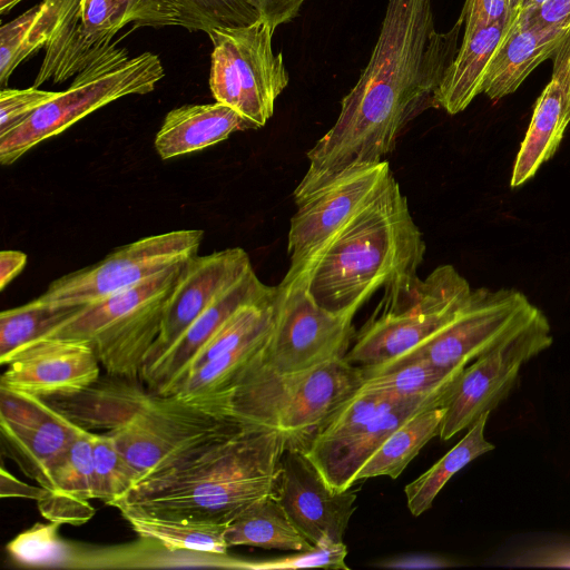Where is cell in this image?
Segmentation results:
<instances>
[{"mask_svg": "<svg viewBox=\"0 0 570 570\" xmlns=\"http://www.w3.org/2000/svg\"><path fill=\"white\" fill-rule=\"evenodd\" d=\"M204 230L178 229L117 247L98 263L50 283L32 302L48 306H83L127 289L198 254Z\"/></svg>", "mask_w": 570, "mask_h": 570, "instance_id": "11", "label": "cell"}, {"mask_svg": "<svg viewBox=\"0 0 570 570\" xmlns=\"http://www.w3.org/2000/svg\"><path fill=\"white\" fill-rule=\"evenodd\" d=\"M287 448L281 430L239 422L149 472L111 507L227 525L274 494Z\"/></svg>", "mask_w": 570, "mask_h": 570, "instance_id": "2", "label": "cell"}, {"mask_svg": "<svg viewBox=\"0 0 570 570\" xmlns=\"http://www.w3.org/2000/svg\"><path fill=\"white\" fill-rule=\"evenodd\" d=\"M43 489L86 500L95 499L90 431L81 428L51 465Z\"/></svg>", "mask_w": 570, "mask_h": 570, "instance_id": "36", "label": "cell"}, {"mask_svg": "<svg viewBox=\"0 0 570 570\" xmlns=\"http://www.w3.org/2000/svg\"><path fill=\"white\" fill-rule=\"evenodd\" d=\"M60 524L36 522L7 544V552L17 563L41 568H82L87 551L59 534Z\"/></svg>", "mask_w": 570, "mask_h": 570, "instance_id": "33", "label": "cell"}, {"mask_svg": "<svg viewBox=\"0 0 570 570\" xmlns=\"http://www.w3.org/2000/svg\"><path fill=\"white\" fill-rule=\"evenodd\" d=\"M490 412L482 414L468 433L429 470L405 485L404 493L410 512L419 517L433 503L446 482L465 465L494 449L485 440L484 430Z\"/></svg>", "mask_w": 570, "mask_h": 570, "instance_id": "30", "label": "cell"}, {"mask_svg": "<svg viewBox=\"0 0 570 570\" xmlns=\"http://www.w3.org/2000/svg\"><path fill=\"white\" fill-rule=\"evenodd\" d=\"M259 354L207 412L278 429L288 448L304 450L365 379L363 368L344 357L302 372L278 373L264 365Z\"/></svg>", "mask_w": 570, "mask_h": 570, "instance_id": "5", "label": "cell"}, {"mask_svg": "<svg viewBox=\"0 0 570 570\" xmlns=\"http://www.w3.org/2000/svg\"><path fill=\"white\" fill-rule=\"evenodd\" d=\"M65 0H42L0 28V83L14 69L45 47Z\"/></svg>", "mask_w": 570, "mask_h": 570, "instance_id": "31", "label": "cell"}, {"mask_svg": "<svg viewBox=\"0 0 570 570\" xmlns=\"http://www.w3.org/2000/svg\"><path fill=\"white\" fill-rule=\"evenodd\" d=\"M46 401L88 431L106 430L141 478L240 422L109 375L78 395Z\"/></svg>", "mask_w": 570, "mask_h": 570, "instance_id": "4", "label": "cell"}, {"mask_svg": "<svg viewBox=\"0 0 570 570\" xmlns=\"http://www.w3.org/2000/svg\"><path fill=\"white\" fill-rule=\"evenodd\" d=\"M81 0H65L45 45V57L33 87L65 82L107 51L115 41L94 37L86 28Z\"/></svg>", "mask_w": 570, "mask_h": 570, "instance_id": "25", "label": "cell"}, {"mask_svg": "<svg viewBox=\"0 0 570 570\" xmlns=\"http://www.w3.org/2000/svg\"><path fill=\"white\" fill-rule=\"evenodd\" d=\"M253 268L240 247L195 255L180 268L168 297L161 330L145 364L156 360L229 287Z\"/></svg>", "mask_w": 570, "mask_h": 570, "instance_id": "18", "label": "cell"}, {"mask_svg": "<svg viewBox=\"0 0 570 570\" xmlns=\"http://www.w3.org/2000/svg\"><path fill=\"white\" fill-rule=\"evenodd\" d=\"M546 1L547 0H522L514 19L535 10Z\"/></svg>", "mask_w": 570, "mask_h": 570, "instance_id": "48", "label": "cell"}, {"mask_svg": "<svg viewBox=\"0 0 570 570\" xmlns=\"http://www.w3.org/2000/svg\"><path fill=\"white\" fill-rule=\"evenodd\" d=\"M451 389L397 399L376 415L347 446L318 469L320 472L334 490L351 488L358 470L399 426L424 409L443 406Z\"/></svg>", "mask_w": 570, "mask_h": 570, "instance_id": "24", "label": "cell"}, {"mask_svg": "<svg viewBox=\"0 0 570 570\" xmlns=\"http://www.w3.org/2000/svg\"><path fill=\"white\" fill-rule=\"evenodd\" d=\"M184 8V28L205 31L215 28L242 27L259 20L245 0H179Z\"/></svg>", "mask_w": 570, "mask_h": 570, "instance_id": "37", "label": "cell"}, {"mask_svg": "<svg viewBox=\"0 0 570 570\" xmlns=\"http://www.w3.org/2000/svg\"><path fill=\"white\" fill-rule=\"evenodd\" d=\"M425 243L406 197L393 178L303 269L307 289L324 309L354 314L380 288L417 275Z\"/></svg>", "mask_w": 570, "mask_h": 570, "instance_id": "3", "label": "cell"}, {"mask_svg": "<svg viewBox=\"0 0 570 570\" xmlns=\"http://www.w3.org/2000/svg\"><path fill=\"white\" fill-rule=\"evenodd\" d=\"M22 0H0V13H8L14 6Z\"/></svg>", "mask_w": 570, "mask_h": 570, "instance_id": "49", "label": "cell"}, {"mask_svg": "<svg viewBox=\"0 0 570 570\" xmlns=\"http://www.w3.org/2000/svg\"><path fill=\"white\" fill-rule=\"evenodd\" d=\"M393 178L386 160L355 167L297 204L287 235V273H297L308 265Z\"/></svg>", "mask_w": 570, "mask_h": 570, "instance_id": "14", "label": "cell"}, {"mask_svg": "<svg viewBox=\"0 0 570 570\" xmlns=\"http://www.w3.org/2000/svg\"><path fill=\"white\" fill-rule=\"evenodd\" d=\"M229 548L238 546L298 552L313 548L296 529L278 500L265 497L232 520L225 528Z\"/></svg>", "mask_w": 570, "mask_h": 570, "instance_id": "26", "label": "cell"}, {"mask_svg": "<svg viewBox=\"0 0 570 570\" xmlns=\"http://www.w3.org/2000/svg\"><path fill=\"white\" fill-rule=\"evenodd\" d=\"M27 255L20 250H2L0 253V289L18 276L27 264Z\"/></svg>", "mask_w": 570, "mask_h": 570, "instance_id": "47", "label": "cell"}, {"mask_svg": "<svg viewBox=\"0 0 570 570\" xmlns=\"http://www.w3.org/2000/svg\"><path fill=\"white\" fill-rule=\"evenodd\" d=\"M90 440L95 499L112 505L136 485L141 475L122 455L107 432L90 431Z\"/></svg>", "mask_w": 570, "mask_h": 570, "instance_id": "35", "label": "cell"}, {"mask_svg": "<svg viewBox=\"0 0 570 570\" xmlns=\"http://www.w3.org/2000/svg\"><path fill=\"white\" fill-rule=\"evenodd\" d=\"M471 292L469 282L449 264L438 266L424 279L415 275L384 288L344 358L364 373L389 364L453 321Z\"/></svg>", "mask_w": 570, "mask_h": 570, "instance_id": "6", "label": "cell"}, {"mask_svg": "<svg viewBox=\"0 0 570 570\" xmlns=\"http://www.w3.org/2000/svg\"><path fill=\"white\" fill-rule=\"evenodd\" d=\"M127 24L135 27H183L184 8L179 0H117Z\"/></svg>", "mask_w": 570, "mask_h": 570, "instance_id": "40", "label": "cell"}, {"mask_svg": "<svg viewBox=\"0 0 570 570\" xmlns=\"http://www.w3.org/2000/svg\"><path fill=\"white\" fill-rule=\"evenodd\" d=\"M569 33L570 27L511 26L490 62L483 92L493 100L514 92L541 62L554 57Z\"/></svg>", "mask_w": 570, "mask_h": 570, "instance_id": "22", "label": "cell"}, {"mask_svg": "<svg viewBox=\"0 0 570 570\" xmlns=\"http://www.w3.org/2000/svg\"><path fill=\"white\" fill-rule=\"evenodd\" d=\"M258 14L259 19L265 21L275 31L284 23L293 21L301 11L306 0H245Z\"/></svg>", "mask_w": 570, "mask_h": 570, "instance_id": "45", "label": "cell"}, {"mask_svg": "<svg viewBox=\"0 0 570 570\" xmlns=\"http://www.w3.org/2000/svg\"><path fill=\"white\" fill-rule=\"evenodd\" d=\"M82 19L96 38L109 39L127 26L125 12L117 0H81Z\"/></svg>", "mask_w": 570, "mask_h": 570, "instance_id": "42", "label": "cell"}, {"mask_svg": "<svg viewBox=\"0 0 570 570\" xmlns=\"http://www.w3.org/2000/svg\"><path fill=\"white\" fill-rule=\"evenodd\" d=\"M463 22L435 29L433 0H387L370 60L342 99L334 125L307 151L293 197L299 204L338 175L377 164L405 127L429 108L459 50Z\"/></svg>", "mask_w": 570, "mask_h": 570, "instance_id": "1", "label": "cell"}, {"mask_svg": "<svg viewBox=\"0 0 570 570\" xmlns=\"http://www.w3.org/2000/svg\"><path fill=\"white\" fill-rule=\"evenodd\" d=\"M570 122V33L553 57L552 76L534 105L514 161L511 187L529 180L550 159Z\"/></svg>", "mask_w": 570, "mask_h": 570, "instance_id": "20", "label": "cell"}, {"mask_svg": "<svg viewBox=\"0 0 570 570\" xmlns=\"http://www.w3.org/2000/svg\"><path fill=\"white\" fill-rule=\"evenodd\" d=\"M397 399L385 392L360 389L316 433L304 453L321 469Z\"/></svg>", "mask_w": 570, "mask_h": 570, "instance_id": "27", "label": "cell"}, {"mask_svg": "<svg viewBox=\"0 0 570 570\" xmlns=\"http://www.w3.org/2000/svg\"><path fill=\"white\" fill-rule=\"evenodd\" d=\"M6 366L1 387L48 400L85 392L100 379L101 365L87 341L45 337L24 346Z\"/></svg>", "mask_w": 570, "mask_h": 570, "instance_id": "17", "label": "cell"}, {"mask_svg": "<svg viewBox=\"0 0 570 570\" xmlns=\"http://www.w3.org/2000/svg\"><path fill=\"white\" fill-rule=\"evenodd\" d=\"M542 317L544 314L519 291L472 289L446 326L407 354L364 374L415 358L448 370L462 368Z\"/></svg>", "mask_w": 570, "mask_h": 570, "instance_id": "12", "label": "cell"}, {"mask_svg": "<svg viewBox=\"0 0 570 570\" xmlns=\"http://www.w3.org/2000/svg\"><path fill=\"white\" fill-rule=\"evenodd\" d=\"M552 342L544 316L468 364L443 404L440 439L448 441L469 429L482 414L491 413L515 385L521 367Z\"/></svg>", "mask_w": 570, "mask_h": 570, "instance_id": "13", "label": "cell"}, {"mask_svg": "<svg viewBox=\"0 0 570 570\" xmlns=\"http://www.w3.org/2000/svg\"><path fill=\"white\" fill-rule=\"evenodd\" d=\"M347 549L344 542H325L293 554L264 560L239 561L238 568L256 570H285L301 568L350 569L345 563Z\"/></svg>", "mask_w": 570, "mask_h": 570, "instance_id": "38", "label": "cell"}, {"mask_svg": "<svg viewBox=\"0 0 570 570\" xmlns=\"http://www.w3.org/2000/svg\"><path fill=\"white\" fill-rule=\"evenodd\" d=\"M570 27V0H547L535 10L514 19L512 26Z\"/></svg>", "mask_w": 570, "mask_h": 570, "instance_id": "44", "label": "cell"}, {"mask_svg": "<svg viewBox=\"0 0 570 570\" xmlns=\"http://www.w3.org/2000/svg\"><path fill=\"white\" fill-rule=\"evenodd\" d=\"M248 129L258 128L222 102L184 105L167 112L155 137V148L166 160L208 148Z\"/></svg>", "mask_w": 570, "mask_h": 570, "instance_id": "21", "label": "cell"}, {"mask_svg": "<svg viewBox=\"0 0 570 570\" xmlns=\"http://www.w3.org/2000/svg\"><path fill=\"white\" fill-rule=\"evenodd\" d=\"M273 33L261 19L248 26L207 32L213 43L212 96L257 128L273 116L275 100L289 82L282 52L273 50Z\"/></svg>", "mask_w": 570, "mask_h": 570, "instance_id": "9", "label": "cell"}, {"mask_svg": "<svg viewBox=\"0 0 570 570\" xmlns=\"http://www.w3.org/2000/svg\"><path fill=\"white\" fill-rule=\"evenodd\" d=\"M0 497L21 498L38 501L45 494L46 489L22 482L9 473L3 466L0 470Z\"/></svg>", "mask_w": 570, "mask_h": 570, "instance_id": "46", "label": "cell"}, {"mask_svg": "<svg viewBox=\"0 0 570 570\" xmlns=\"http://www.w3.org/2000/svg\"><path fill=\"white\" fill-rule=\"evenodd\" d=\"M459 19L465 32L495 22L512 26L514 16L511 0H465Z\"/></svg>", "mask_w": 570, "mask_h": 570, "instance_id": "43", "label": "cell"}, {"mask_svg": "<svg viewBox=\"0 0 570 570\" xmlns=\"http://www.w3.org/2000/svg\"><path fill=\"white\" fill-rule=\"evenodd\" d=\"M81 306H48L29 303L0 314V364L8 362L24 346L47 337L71 318Z\"/></svg>", "mask_w": 570, "mask_h": 570, "instance_id": "32", "label": "cell"}, {"mask_svg": "<svg viewBox=\"0 0 570 570\" xmlns=\"http://www.w3.org/2000/svg\"><path fill=\"white\" fill-rule=\"evenodd\" d=\"M510 24L495 22L465 31L455 58L448 67L435 96L436 108L450 115L463 111L483 92L490 62L504 40Z\"/></svg>", "mask_w": 570, "mask_h": 570, "instance_id": "23", "label": "cell"}, {"mask_svg": "<svg viewBox=\"0 0 570 570\" xmlns=\"http://www.w3.org/2000/svg\"><path fill=\"white\" fill-rule=\"evenodd\" d=\"M274 497L312 546L343 542L356 491L334 490L302 449L284 451Z\"/></svg>", "mask_w": 570, "mask_h": 570, "instance_id": "15", "label": "cell"}, {"mask_svg": "<svg viewBox=\"0 0 570 570\" xmlns=\"http://www.w3.org/2000/svg\"><path fill=\"white\" fill-rule=\"evenodd\" d=\"M521 2H522V0H511V7H512L514 18L517 16V12H518V9H519Z\"/></svg>", "mask_w": 570, "mask_h": 570, "instance_id": "50", "label": "cell"}, {"mask_svg": "<svg viewBox=\"0 0 570 570\" xmlns=\"http://www.w3.org/2000/svg\"><path fill=\"white\" fill-rule=\"evenodd\" d=\"M183 264L81 306L47 337L87 341L107 375L139 381L159 336L166 304Z\"/></svg>", "mask_w": 570, "mask_h": 570, "instance_id": "7", "label": "cell"}, {"mask_svg": "<svg viewBox=\"0 0 570 570\" xmlns=\"http://www.w3.org/2000/svg\"><path fill=\"white\" fill-rule=\"evenodd\" d=\"M444 413L443 406H433L406 420L363 464L354 476V483L381 475L396 479L420 450L439 436Z\"/></svg>", "mask_w": 570, "mask_h": 570, "instance_id": "29", "label": "cell"}, {"mask_svg": "<svg viewBox=\"0 0 570 570\" xmlns=\"http://www.w3.org/2000/svg\"><path fill=\"white\" fill-rule=\"evenodd\" d=\"M38 510L49 522L60 525H81L96 513L90 500L76 498L58 491L46 490L37 501Z\"/></svg>", "mask_w": 570, "mask_h": 570, "instance_id": "41", "label": "cell"}, {"mask_svg": "<svg viewBox=\"0 0 570 570\" xmlns=\"http://www.w3.org/2000/svg\"><path fill=\"white\" fill-rule=\"evenodd\" d=\"M276 288L274 326L259 361L278 373H295L344 357L354 336V314L322 308L305 275H285Z\"/></svg>", "mask_w": 570, "mask_h": 570, "instance_id": "10", "label": "cell"}, {"mask_svg": "<svg viewBox=\"0 0 570 570\" xmlns=\"http://www.w3.org/2000/svg\"><path fill=\"white\" fill-rule=\"evenodd\" d=\"M463 370H448L426 360L415 358L366 374L361 389L399 397L424 395L450 389Z\"/></svg>", "mask_w": 570, "mask_h": 570, "instance_id": "34", "label": "cell"}, {"mask_svg": "<svg viewBox=\"0 0 570 570\" xmlns=\"http://www.w3.org/2000/svg\"><path fill=\"white\" fill-rule=\"evenodd\" d=\"M275 294L276 286L264 284L252 268L224 292L168 350L145 364L139 381L151 392L167 394L194 356L237 309Z\"/></svg>", "mask_w": 570, "mask_h": 570, "instance_id": "19", "label": "cell"}, {"mask_svg": "<svg viewBox=\"0 0 570 570\" xmlns=\"http://www.w3.org/2000/svg\"><path fill=\"white\" fill-rule=\"evenodd\" d=\"M132 531L168 551L226 556L224 524L119 511Z\"/></svg>", "mask_w": 570, "mask_h": 570, "instance_id": "28", "label": "cell"}, {"mask_svg": "<svg viewBox=\"0 0 570 570\" xmlns=\"http://www.w3.org/2000/svg\"><path fill=\"white\" fill-rule=\"evenodd\" d=\"M164 76L157 55L146 51L129 57L127 49L115 42L75 76L69 88L59 91L20 126L0 136V163L13 164L40 142L115 100L151 92Z\"/></svg>", "mask_w": 570, "mask_h": 570, "instance_id": "8", "label": "cell"}, {"mask_svg": "<svg viewBox=\"0 0 570 570\" xmlns=\"http://www.w3.org/2000/svg\"><path fill=\"white\" fill-rule=\"evenodd\" d=\"M0 430L8 455L43 488L81 426L43 399L0 386Z\"/></svg>", "mask_w": 570, "mask_h": 570, "instance_id": "16", "label": "cell"}, {"mask_svg": "<svg viewBox=\"0 0 570 570\" xmlns=\"http://www.w3.org/2000/svg\"><path fill=\"white\" fill-rule=\"evenodd\" d=\"M59 91L7 88L0 91V136L26 121L37 109L51 101Z\"/></svg>", "mask_w": 570, "mask_h": 570, "instance_id": "39", "label": "cell"}]
</instances>
